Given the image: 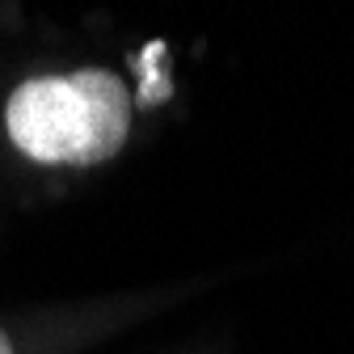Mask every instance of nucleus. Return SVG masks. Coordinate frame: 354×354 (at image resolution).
<instances>
[{
    "label": "nucleus",
    "mask_w": 354,
    "mask_h": 354,
    "mask_svg": "<svg viewBox=\"0 0 354 354\" xmlns=\"http://www.w3.org/2000/svg\"><path fill=\"white\" fill-rule=\"evenodd\" d=\"M13 144L42 165L110 160L131 127V97L110 72L34 76L13 88L5 106Z\"/></svg>",
    "instance_id": "nucleus-1"
},
{
    "label": "nucleus",
    "mask_w": 354,
    "mask_h": 354,
    "mask_svg": "<svg viewBox=\"0 0 354 354\" xmlns=\"http://www.w3.org/2000/svg\"><path fill=\"white\" fill-rule=\"evenodd\" d=\"M0 354H13V346H9V337L0 333Z\"/></svg>",
    "instance_id": "nucleus-3"
},
{
    "label": "nucleus",
    "mask_w": 354,
    "mask_h": 354,
    "mask_svg": "<svg viewBox=\"0 0 354 354\" xmlns=\"http://www.w3.org/2000/svg\"><path fill=\"white\" fill-rule=\"evenodd\" d=\"M160 55H165V42H148V51L140 55V72H144L140 102H144V106H148V102H160V97H169V76L156 68V64H160Z\"/></svg>",
    "instance_id": "nucleus-2"
}]
</instances>
